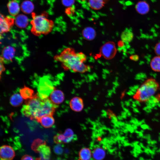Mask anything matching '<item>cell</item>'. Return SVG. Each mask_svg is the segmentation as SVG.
Here are the masks:
<instances>
[{"instance_id": "cell-1", "label": "cell", "mask_w": 160, "mask_h": 160, "mask_svg": "<svg viewBox=\"0 0 160 160\" xmlns=\"http://www.w3.org/2000/svg\"><path fill=\"white\" fill-rule=\"evenodd\" d=\"M55 59L61 63L63 67L66 70L83 73L90 69V67L84 63L87 59L85 55L81 52L76 53L71 48L65 49L55 57Z\"/></svg>"}, {"instance_id": "cell-2", "label": "cell", "mask_w": 160, "mask_h": 160, "mask_svg": "<svg viewBox=\"0 0 160 160\" xmlns=\"http://www.w3.org/2000/svg\"><path fill=\"white\" fill-rule=\"evenodd\" d=\"M159 85L154 79L150 78L146 80L137 89L133 96L135 100L141 102L148 100L159 90Z\"/></svg>"}, {"instance_id": "cell-3", "label": "cell", "mask_w": 160, "mask_h": 160, "mask_svg": "<svg viewBox=\"0 0 160 160\" xmlns=\"http://www.w3.org/2000/svg\"><path fill=\"white\" fill-rule=\"evenodd\" d=\"M32 17L31 23V31L33 34L37 36L47 34L52 31L54 23L45 14L37 15L33 13Z\"/></svg>"}, {"instance_id": "cell-4", "label": "cell", "mask_w": 160, "mask_h": 160, "mask_svg": "<svg viewBox=\"0 0 160 160\" xmlns=\"http://www.w3.org/2000/svg\"><path fill=\"white\" fill-rule=\"evenodd\" d=\"M42 101L38 93L35 94L25 102L21 110L22 114L31 120H35L36 114L41 107Z\"/></svg>"}, {"instance_id": "cell-5", "label": "cell", "mask_w": 160, "mask_h": 160, "mask_svg": "<svg viewBox=\"0 0 160 160\" xmlns=\"http://www.w3.org/2000/svg\"><path fill=\"white\" fill-rule=\"evenodd\" d=\"M54 88L52 82L47 76L40 78L38 84V94L41 99H44L48 98Z\"/></svg>"}, {"instance_id": "cell-6", "label": "cell", "mask_w": 160, "mask_h": 160, "mask_svg": "<svg viewBox=\"0 0 160 160\" xmlns=\"http://www.w3.org/2000/svg\"><path fill=\"white\" fill-rule=\"evenodd\" d=\"M58 107V105L53 103L48 97L43 99L41 107L36 114L35 120L36 121L38 119L45 116H52L55 109Z\"/></svg>"}, {"instance_id": "cell-7", "label": "cell", "mask_w": 160, "mask_h": 160, "mask_svg": "<svg viewBox=\"0 0 160 160\" xmlns=\"http://www.w3.org/2000/svg\"><path fill=\"white\" fill-rule=\"evenodd\" d=\"M100 55L105 59L111 60L115 56L117 49L114 42L109 41L103 44L100 48Z\"/></svg>"}, {"instance_id": "cell-8", "label": "cell", "mask_w": 160, "mask_h": 160, "mask_svg": "<svg viewBox=\"0 0 160 160\" xmlns=\"http://www.w3.org/2000/svg\"><path fill=\"white\" fill-rule=\"evenodd\" d=\"M0 154L1 160H12L15 155L12 148L10 146L6 145L1 147Z\"/></svg>"}, {"instance_id": "cell-9", "label": "cell", "mask_w": 160, "mask_h": 160, "mask_svg": "<svg viewBox=\"0 0 160 160\" xmlns=\"http://www.w3.org/2000/svg\"><path fill=\"white\" fill-rule=\"evenodd\" d=\"M14 19L9 17H4L3 15H0V32L4 33L9 31L10 29Z\"/></svg>"}, {"instance_id": "cell-10", "label": "cell", "mask_w": 160, "mask_h": 160, "mask_svg": "<svg viewBox=\"0 0 160 160\" xmlns=\"http://www.w3.org/2000/svg\"><path fill=\"white\" fill-rule=\"evenodd\" d=\"M16 53L15 48L11 46L5 47L3 49L1 59L3 62H10L14 59Z\"/></svg>"}, {"instance_id": "cell-11", "label": "cell", "mask_w": 160, "mask_h": 160, "mask_svg": "<svg viewBox=\"0 0 160 160\" xmlns=\"http://www.w3.org/2000/svg\"><path fill=\"white\" fill-rule=\"evenodd\" d=\"M69 104L71 110L76 112L81 111L84 106L83 99L81 97H78L73 98L71 100Z\"/></svg>"}, {"instance_id": "cell-12", "label": "cell", "mask_w": 160, "mask_h": 160, "mask_svg": "<svg viewBox=\"0 0 160 160\" xmlns=\"http://www.w3.org/2000/svg\"><path fill=\"white\" fill-rule=\"evenodd\" d=\"M40 157L39 160H50L51 150L49 147L46 145H42L37 149Z\"/></svg>"}, {"instance_id": "cell-13", "label": "cell", "mask_w": 160, "mask_h": 160, "mask_svg": "<svg viewBox=\"0 0 160 160\" xmlns=\"http://www.w3.org/2000/svg\"><path fill=\"white\" fill-rule=\"evenodd\" d=\"M64 99V93L60 90L55 89L50 95V100L55 104L62 103Z\"/></svg>"}, {"instance_id": "cell-14", "label": "cell", "mask_w": 160, "mask_h": 160, "mask_svg": "<svg viewBox=\"0 0 160 160\" xmlns=\"http://www.w3.org/2000/svg\"><path fill=\"white\" fill-rule=\"evenodd\" d=\"M7 7L9 14L12 16H16L18 15L21 8L17 0L9 1L7 4Z\"/></svg>"}, {"instance_id": "cell-15", "label": "cell", "mask_w": 160, "mask_h": 160, "mask_svg": "<svg viewBox=\"0 0 160 160\" xmlns=\"http://www.w3.org/2000/svg\"><path fill=\"white\" fill-rule=\"evenodd\" d=\"M36 121L46 128L52 127L55 123L54 119L52 115L44 116L38 119Z\"/></svg>"}, {"instance_id": "cell-16", "label": "cell", "mask_w": 160, "mask_h": 160, "mask_svg": "<svg viewBox=\"0 0 160 160\" xmlns=\"http://www.w3.org/2000/svg\"><path fill=\"white\" fill-rule=\"evenodd\" d=\"M14 22L16 25L19 28H24L28 25L29 19L27 16L25 15H18L14 20Z\"/></svg>"}, {"instance_id": "cell-17", "label": "cell", "mask_w": 160, "mask_h": 160, "mask_svg": "<svg viewBox=\"0 0 160 160\" xmlns=\"http://www.w3.org/2000/svg\"><path fill=\"white\" fill-rule=\"evenodd\" d=\"M82 34L83 37L88 41H92L94 39L96 35L95 30L91 27L84 28L82 30Z\"/></svg>"}, {"instance_id": "cell-18", "label": "cell", "mask_w": 160, "mask_h": 160, "mask_svg": "<svg viewBox=\"0 0 160 160\" xmlns=\"http://www.w3.org/2000/svg\"><path fill=\"white\" fill-rule=\"evenodd\" d=\"M135 8L137 12L141 15L146 14L149 10V5L144 1H140L138 2Z\"/></svg>"}, {"instance_id": "cell-19", "label": "cell", "mask_w": 160, "mask_h": 160, "mask_svg": "<svg viewBox=\"0 0 160 160\" xmlns=\"http://www.w3.org/2000/svg\"><path fill=\"white\" fill-rule=\"evenodd\" d=\"M19 92L21 97L24 99H31L35 95L34 94V91L32 89L25 86L20 89Z\"/></svg>"}, {"instance_id": "cell-20", "label": "cell", "mask_w": 160, "mask_h": 160, "mask_svg": "<svg viewBox=\"0 0 160 160\" xmlns=\"http://www.w3.org/2000/svg\"><path fill=\"white\" fill-rule=\"evenodd\" d=\"M92 154L95 160H102L105 156V152L103 148L97 147L93 150Z\"/></svg>"}, {"instance_id": "cell-21", "label": "cell", "mask_w": 160, "mask_h": 160, "mask_svg": "<svg viewBox=\"0 0 160 160\" xmlns=\"http://www.w3.org/2000/svg\"><path fill=\"white\" fill-rule=\"evenodd\" d=\"M92 155L90 150L86 148H82L79 153V157L80 160H90Z\"/></svg>"}, {"instance_id": "cell-22", "label": "cell", "mask_w": 160, "mask_h": 160, "mask_svg": "<svg viewBox=\"0 0 160 160\" xmlns=\"http://www.w3.org/2000/svg\"><path fill=\"white\" fill-rule=\"evenodd\" d=\"M22 11L26 14L31 13L34 9L33 3L30 1L26 0L23 1L21 6Z\"/></svg>"}, {"instance_id": "cell-23", "label": "cell", "mask_w": 160, "mask_h": 160, "mask_svg": "<svg viewBox=\"0 0 160 160\" xmlns=\"http://www.w3.org/2000/svg\"><path fill=\"white\" fill-rule=\"evenodd\" d=\"M90 7L94 9L98 10L104 5L107 0H88Z\"/></svg>"}, {"instance_id": "cell-24", "label": "cell", "mask_w": 160, "mask_h": 160, "mask_svg": "<svg viewBox=\"0 0 160 160\" xmlns=\"http://www.w3.org/2000/svg\"><path fill=\"white\" fill-rule=\"evenodd\" d=\"M23 98L19 94L15 93L10 97V103L13 106L18 107L22 103L23 101Z\"/></svg>"}, {"instance_id": "cell-25", "label": "cell", "mask_w": 160, "mask_h": 160, "mask_svg": "<svg viewBox=\"0 0 160 160\" xmlns=\"http://www.w3.org/2000/svg\"><path fill=\"white\" fill-rule=\"evenodd\" d=\"M150 66L153 71L160 72V56H157L153 58L151 61Z\"/></svg>"}, {"instance_id": "cell-26", "label": "cell", "mask_w": 160, "mask_h": 160, "mask_svg": "<svg viewBox=\"0 0 160 160\" xmlns=\"http://www.w3.org/2000/svg\"><path fill=\"white\" fill-rule=\"evenodd\" d=\"M133 37L132 33L129 30H124L121 33V38L125 42H130Z\"/></svg>"}, {"instance_id": "cell-27", "label": "cell", "mask_w": 160, "mask_h": 160, "mask_svg": "<svg viewBox=\"0 0 160 160\" xmlns=\"http://www.w3.org/2000/svg\"><path fill=\"white\" fill-rule=\"evenodd\" d=\"M46 143L40 139H37L35 140L33 142L31 145V149L35 152L38 153L37 149L38 147L42 145H46Z\"/></svg>"}, {"instance_id": "cell-28", "label": "cell", "mask_w": 160, "mask_h": 160, "mask_svg": "<svg viewBox=\"0 0 160 160\" xmlns=\"http://www.w3.org/2000/svg\"><path fill=\"white\" fill-rule=\"evenodd\" d=\"M54 142L57 144L65 143V138L63 134H58L54 137Z\"/></svg>"}, {"instance_id": "cell-29", "label": "cell", "mask_w": 160, "mask_h": 160, "mask_svg": "<svg viewBox=\"0 0 160 160\" xmlns=\"http://www.w3.org/2000/svg\"><path fill=\"white\" fill-rule=\"evenodd\" d=\"M63 135L65 138V143H67L71 140L73 137V132L71 129H67L65 131Z\"/></svg>"}, {"instance_id": "cell-30", "label": "cell", "mask_w": 160, "mask_h": 160, "mask_svg": "<svg viewBox=\"0 0 160 160\" xmlns=\"http://www.w3.org/2000/svg\"><path fill=\"white\" fill-rule=\"evenodd\" d=\"M53 151L55 153L58 155L61 154L63 151L61 146L60 144H57L54 146L53 148Z\"/></svg>"}, {"instance_id": "cell-31", "label": "cell", "mask_w": 160, "mask_h": 160, "mask_svg": "<svg viewBox=\"0 0 160 160\" xmlns=\"http://www.w3.org/2000/svg\"><path fill=\"white\" fill-rule=\"evenodd\" d=\"M74 0H62V3L66 7L72 6L74 3Z\"/></svg>"}, {"instance_id": "cell-32", "label": "cell", "mask_w": 160, "mask_h": 160, "mask_svg": "<svg viewBox=\"0 0 160 160\" xmlns=\"http://www.w3.org/2000/svg\"><path fill=\"white\" fill-rule=\"evenodd\" d=\"M154 51L157 56H160V42L156 44L154 48Z\"/></svg>"}, {"instance_id": "cell-33", "label": "cell", "mask_w": 160, "mask_h": 160, "mask_svg": "<svg viewBox=\"0 0 160 160\" xmlns=\"http://www.w3.org/2000/svg\"><path fill=\"white\" fill-rule=\"evenodd\" d=\"M21 160H33V159L31 156L28 155H25L22 157Z\"/></svg>"}, {"instance_id": "cell-34", "label": "cell", "mask_w": 160, "mask_h": 160, "mask_svg": "<svg viewBox=\"0 0 160 160\" xmlns=\"http://www.w3.org/2000/svg\"></svg>"}, {"instance_id": "cell-35", "label": "cell", "mask_w": 160, "mask_h": 160, "mask_svg": "<svg viewBox=\"0 0 160 160\" xmlns=\"http://www.w3.org/2000/svg\"></svg>"}]
</instances>
